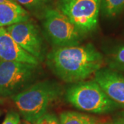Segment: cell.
Here are the masks:
<instances>
[{"label":"cell","instance_id":"6da1fadb","mask_svg":"<svg viewBox=\"0 0 124 124\" xmlns=\"http://www.w3.org/2000/svg\"><path fill=\"white\" fill-rule=\"evenodd\" d=\"M46 58L54 74L70 83L87 79L101 69L103 63L102 54L92 44L54 48Z\"/></svg>","mask_w":124,"mask_h":124},{"label":"cell","instance_id":"7a4b0ae2","mask_svg":"<svg viewBox=\"0 0 124 124\" xmlns=\"http://www.w3.org/2000/svg\"><path fill=\"white\" fill-rule=\"evenodd\" d=\"M63 93V87L59 84L44 81L31 85L11 98L24 119L34 124Z\"/></svg>","mask_w":124,"mask_h":124},{"label":"cell","instance_id":"3957f363","mask_svg":"<svg viewBox=\"0 0 124 124\" xmlns=\"http://www.w3.org/2000/svg\"><path fill=\"white\" fill-rule=\"evenodd\" d=\"M66 99L76 108L95 114L109 113L119 108L94 80L72 85L67 89Z\"/></svg>","mask_w":124,"mask_h":124},{"label":"cell","instance_id":"277c9868","mask_svg":"<svg viewBox=\"0 0 124 124\" xmlns=\"http://www.w3.org/2000/svg\"><path fill=\"white\" fill-rule=\"evenodd\" d=\"M45 36L55 48L78 46L85 34L58 9L46 8L41 13Z\"/></svg>","mask_w":124,"mask_h":124},{"label":"cell","instance_id":"5b68a950","mask_svg":"<svg viewBox=\"0 0 124 124\" xmlns=\"http://www.w3.org/2000/svg\"><path fill=\"white\" fill-rule=\"evenodd\" d=\"M38 66L0 61V97H12L29 87L39 72Z\"/></svg>","mask_w":124,"mask_h":124},{"label":"cell","instance_id":"8992f818","mask_svg":"<svg viewBox=\"0 0 124 124\" xmlns=\"http://www.w3.org/2000/svg\"><path fill=\"white\" fill-rule=\"evenodd\" d=\"M57 9L85 35L97 27L101 0H59Z\"/></svg>","mask_w":124,"mask_h":124},{"label":"cell","instance_id":"52a82bcc","mask_svg":"<svg viewBox=\"0 0 124 124\" xmlns=\"http://www.w3.org/2000/svg\"><path fill=\"white\" fill-rule=\"evenodd\" d=\"M15 42L28 53L42 62L46 57L45 45L38 26L30 19L6 28Z\"/></svg>","mask_w":124,"mask_h":124},{"label":"cell","instance_id":"ba28073f","mask_svg":"<svg viewBox=\"0 0 124 124\" xmlns=\"http://www.w3.org/2000/svg\"><path fill=\"white\" fill-rule=\"evenodd\" d=\"M93 80L112 101L124 108V75L110 68H101L94 74Z\"/></svg>","mask_w":124,"mask_h":124},{"label":"cell","instance_id":"9c48e42d","mask_svg":"<svg viewBox=\"0 0 124 124\" xmlns=\"http://www.w3.org/2000/svg\"><path fill=\"white\" fill-rule=\"evenodd\" d=\"M0 61L18 62L39 66V62L15 42L5 28H0Z\"/></svg>","mask_w":124,"mask_h":124},{"label":"cell","instance_id":"30bf717a","mask_svg":"<svg viewBox=\"0 0 124 124\" xmlns=\"http://www.w3.org/2000/svg\"><path fill=\"white\" fill-rule=\"evenodd\" d=\"M29 19V13L17 2L0 3V28L10 26Z\"/></svg>","mask_w":124,"mask_h":124},{"label":"cell","instance_id":"8fae6325","mask_svg":"<svg viewBox=\"0 0 124 124\" xmlns=\"http://www.w3.org/2000/svg\"><path fill=\"white\" fill-rule=\"evenodd\" d=\"M61 124H97V120L94 117L77 112L68 111L60 115Z\"/></svg>","mask_w":124,"mask_h":124},{"label":"cell","instance_id":"7c38bea8","mask_svg":"<svg viewBox=\"0 0 124 124\" xmlns=\"http://www.w3.org/2000/svg\"><path fill=\"white\" fill-rule=\"evenodd\" d=\"M108 68L115 71H124V45L115 47L107 55Z\"/></svg>","mask_w":124,"mask_h":124},{"label":"cell","instance_id":"4fadbf2b","mask_svg":"<svg viewBox=\"0 0 124 124\" xmlns=\"http://www.w3.org/2000/svg\"><path fill=\"white\" fill-rule=\"evenodd\" d=\"M124 9V0H101V11L106 17H115Z\"/></svg>","mask_w":124,"mask_h":124},{"label":"cell","instance_id":"5bb4252c","mask_svg":"<svg viewBox=\"0 0 124 124\" xmlns=\"http://www.w3.org/2000/svg\"><path fill=\"white\" fill-rule=\"evenodd\" d=\"M51 0H15L16 2L34 13H42L48 8L47 5Z\"/></svg>","mask_w":124,"mask_h":124},{"label":"cell","instance_id":"9a60e30c","mask_svg":"<svg viewBox=\"0 0 124 124\" xmlns=\"http://www.w3.org/2000/svg\"><path fill=\"white\" fill-rule=\"evenodd\" d=\"M34 124H61L59 119L54 114L46 113L36 121Z\"/></svg>","mask_w":124,"mask_h":124},{"label":"cell","instance_id":"2e32d148","mask_svg":"<svg viewBox=\"0 0 124 124\" xmlns=\"http://www.w3.org/2000/svg\"><path fill=\"white\" fill-rule=\"evenodd\" d=\"M20 123V116L17 112H10L4 119L2 124H19Z\"/></svg>","mask_w":124,"mask_h":124},{"label":"cell","instance_id":"e0dca14e","mask_svg":"<svg viewBox=\"0 0 124 124\" xmlns=\"http://www.w3.org/2000/svg\"><path fill=\"white\" fill-rule=\"evenodd\" d=\"M111 124H124V111L116 116Z\"/></svg>","mask_w":124,"mask_h":124},{"label":"cell","instance_id":"ac0fdd59","mask_svg":"<svg viewBox=\"0 0 124 124\" xmlns=\"http://www.w3.org/2000/svg\"><path fill=\"white\" fill-rule=\"evenodd\" d=\"M19 124H31V123H30L29 121H27L26 120L23 121L22 122H20Z\"/></svg>","mask_w":124,"mask_h":124},{"label":"cell","instance_id":"d6986e66","mask_svg":"<svg viewBox=\"0 0 124 124\" xmlns=\"http://www.w3.org/2000/svg\"><path fill=\"white\" fill-rule=\"evenodd\" d=\"M10 1L9 0H0V3H6V2H8Z\"/></svg>","mask_w":124,"mask_h":124},{"label":"cell","instance_id":"ffe728a7","mask_svg":"<svg viewBox=\"0 0 124 124\" xmlns=\"http://www.w3.org/2000/svg\"><path fill=\"white\" fill-rule=\"evenodd\" d=\"M97 124H111V123H109V122H100V123H97Z\"/></svg>","mask_w":124,"mask_h":124},{"label":"cell","instance_id":"44dd1931","mask_svg":"<svg viewBox=\"0 0 124 124\" xmlns=\"http://www.w3.org/2000/svg\"><path fill=\"white\" fill-rule=\"evenodd\" d=\"M9 1H13V2H16V1H15V0H9Z\"/></svg>","mask_w":124,"mask_h":124},{"label":"cell","instance_id":"7402d4cb","mask_svg":"<svg viewBox=\"0 0 124 124\" xmlns=\"http://www.w3.org/2000/svg\"><path fill=\"white\" fill-rule=\"evenodd\" d=\"M0 115H1V111H0Z\"/></svg>","mask_w":124,"mask_h":124}]
</instances>
